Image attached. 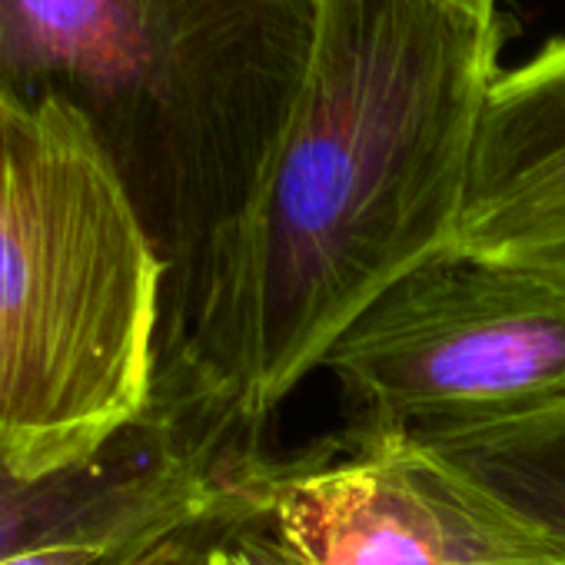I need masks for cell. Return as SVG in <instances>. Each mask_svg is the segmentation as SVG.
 <instances>
[{
    "instance_id": "6da1fadb",
    "label": "cell",
    "mask_w": 565,
    "mask_h": 565,
    "mask_svg": "<svg viewBox=\"0 0 565 565\" xmlns=\"http://www.w3.org/2000/svg\"><path fill=\"white\" fill-rule=\"evenodd\" d=\"M502 21L449 0H323L313 57L256 186L183 287L157 403L263 423L337 337L456 239Z\"/></svg>"
},
{
    "instance_id": "7a4b0ae2",
    "label": "cell",
    "mask_w": 565,
    "mask_h": 565,
    "mask_svg": "<svg viewBox=\"0 0 565 565\" xmlns=\"http://www.w3.org/2000/svg\"><path fill=\"white\" fill-rule=\"evenodd\" d=\"M320 4L0 0V100L74 110L190 282L294 110Z\"/></svg>"
},
{
    "instance_id": "3957f363",
    "label": "cell",
    "mask_w": 565,
    "mask_h": 565,
    "mask_svg": "<svg viewBox=\"0 0 565 565\" xmlns=\"http://www.w3.org/2000/svg\"><path fill=\"white\" fill-rule=\"evenodd\" d=\"M167 259L87 124L0 100V436L100 449L150 413Z\"/></svg>"
},
{
    "instance_id": "277c9868",
    "label": "cell",
    "mask_w": 565,
    "mask_h": 565,
    "mask_svg": "<svg viewBox=\"0 0 565 565\" xmlns=\"http://www.w3.org/2000/svg\"><path fill=\"white\" fill-rule=\"evenodd\" d=\"M356 433L439 439L565 409V282L449 243L327 350Z\"/></svg>"
},
{
    "instance_id": "5b68a950",
    "label": "cell",
    "mask_w": 565,
    "mask_h": 565,
    "mask_svg": "<svg viewBox=\"0 0 565 565\" xmlns=\"http://www.w3.org/2000/svg\"><path fill=\"white\" fill-rule=\"evenodd\" d=\"M276 529L310 565H555L565 539L429 443L353 433L343 452L253 469Z\"/></svg>"
},
{
    "instance_id": "8992f818",
    "label": "cell",
    "mask_w": 565,
    "mask_h": 565,
    "mask_svg": "<svg viewBox=\"0 0 565 565\" xmlns=\"http://www.w3.org/2000/svg\"><path fill=\"white\" fill-rule=\"evenodd\" d=\"M246 462L157 399L100 449L0 436V565L71 545H157L210 515Z\"/></svg>"
},
{
    "instance_id": "52a82bcc",
    "label": "cell",
    "mask_w": 565,
    "mask_h": 565,
    "mask_svg": "<svg viewBox=\"0 0 565 565\" xmlns=\"http://www.w3.org/2000/svg\"><path fill=\"white\" fill-rule=\"evenodd\" d=\"M452 243L565 282V34L499 74Z\"/></svg>"
},
{
    "instance_id": "ba28073f",
    "label": "cell",
    "mask_w": 565,
    "mask_h": 565,
    "mask_svg": "<svg viewBox=\"0 0 565 565\" xmlns=\"http://www.w3.org/2000/svg\"><path fill=\"white\" fill-rule=\"evenodd\" d=\"M423 443L525 519L565 539V409Z\"/></svg>"
},
{
    "instance_id": "9c48e42d",
    "label": "cell",
    "mask_w": 565,
    "mask_h": 565,
    "mask_svg": "<svg viewBox=\"0 0 565 565\" xmlns=\"http://www.w3.org/2000/svg\"><path fill=\"white\" fill-rule=\"evenodd\" d=\"M256 462H246L233 479L223 505L213 515V565H310L276 529L273 515L266 512L256 482Z\"/></svg>"
},
{
    "instance_id": "30bf717a",
    "label": "cell",
    "mask_w": 565,
    "mask_h": 565,
    "mask_svg": "<svg viewBox=\"0 0 565 565\" xmlns=\"http://www.w3.org/2000/svg\"><path fill=\"white\" fill-rule=\"evenodd\" d=\"M216 509L210 515L177 529L173 535L160 539L157 545L117 562V565H213L210 562V545H213V515H216Z\"/></svg>"
},
{
    "instance_id": "8fae6325",
    "label": "cell",
    "mask_w": 565,
    "mask_h": 565,
    "mask_svg": "<svg viewBox=\"0 0 565 565\" xmlns=\"http://www.w3.org/2000/svg\"><path fill=\"white\" fill-rule=\"evenodd\" d=\"M150 548V545H147ZM143 548H107V545H71V548H51L11 558L4 565H117Z\"/></svg>"
},
{
    "instance_id": "7c38bea8",
    "label": "cell",
    "mask_w": 565,
    "mask_h": 565,
    "mask_svg": "<svg viewBox=\"0 0 565 565\" xmlns=\"http://www.w3.org/2000/svg\"><path fill=\"white\" fill-rule=\"evenodd\" d=\"M449 4L472 8V11H495V0H449Z\"/></svg>"
},
{
    "instance_id": "4fadbf2b",
    "label": "cell",
    "mask_w": 565,
    "mask_h": 565,
    "mask_svg": "<svg viewBox=\"0 0 565 565\" xmlns=\"http://www.w3.org/2000/svg\"><path fill=\"white\" fill-rule=\"evenodd\" d=\"M555 565H565V562H555Z\"/></svg>"
}]
</instances>
